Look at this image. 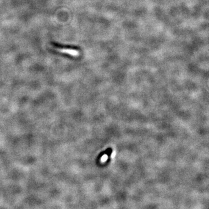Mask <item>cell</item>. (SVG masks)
Instances as JSON below:
<instances>
[{
  "label": "cell",
  "instance_id": "1",
  "mask_svg": "<svg viewBox=\"0 0 209 209\" xmlns=\"http://www.w3.org/2000/svg\"><path fill=\"white\" fill-rule=\"evenodd\" d=\"M60 51L68 53L69 54H70L73 56H77L79 54V52L77 50H72V49H66V48H64V49H60Z\"/></svg>",
  "mask_w": 209,
  "mask_h": 209
}]
</instances>
